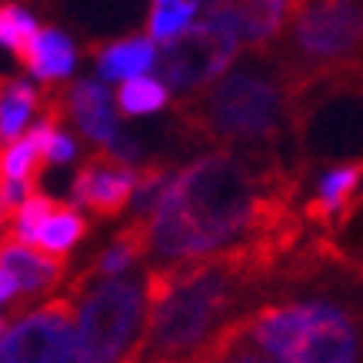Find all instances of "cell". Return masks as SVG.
Listing matches in <instances>:
<instances>
[{"mask_svg": "<svg viewBox=\"0 0 363 363\" xmlns=\"http://www.w3.org/2000/svg\"><path fill=\"white\" fill-rule=\"evenodd\" d=\"M11 300H17V280L0 267V307H4V303H11Z\"/></svg>", "mask_w": 363, "mask_h": 363, "instance_id": "obj_21", "label": "cell"}, {"mask_svg": "<svg viewBox=\"0 0 363 363\" xmlns=\"http://www.w3.org/2000/svg\"><path fill=\"white\" fill-rule=\"evenodd\" d=\"M67 117L77 123L80 133L90 143H97L100 150H111V154L123 157L130 164L137 160L140 147L121 133L111 90L104 87L100 80H77V84L67 87Z\"/></svg>", "mask_w": 363, "mask_h": 363, "instance_id": "obj_9", "label": "cell"}, {"mask_svg": "<svg viewBox=\"0 0 363 363\" xmlns=\"http://www.w3.org/2000/svg\"><path fill=\"white\" fill-rule=\"evenodd\" d=\"M77 363H133L147 327V274L94 280L74 294Z\"/></svg>", "mask_w": 363, "mask_h": 363, "instance_id": "obj_4", "label": "cell"}, {"mask_svg": "<svg viewBox=\"0 0 363 363\" xmlns=\"http://www.w3.org/2000/svg\"><path fill=\"white\" fill-rule=\"evenodd\" d=\"M363 210V157L330 167L303 200V220L323 237H340Z\"/></svg>", "mask_w": 363, "mask_h": 363, "instance_id": "obj_8", "label": "cell"}, {"mask_svg": "<svg viewBox=\"0 0 363 363\" xmlns=\"http://www.w3.org/2000/svg\"><path fill=\"white\" fill-rule=\"evenodd\" d=\"M11 213H13V210L7 207V200H4V194H0V227H4V223L11 220Z\"/></svg>", "mask_w": 363, "mask_h": 363, "instance_id": "obj_23", "label": "cell"}, {"mask_svg": "<svg viewBox=\"0 0 363 363\" xmlns=\"http://www.w3.org/2000/svg\"><path fill=\"white\" fill-rule=\"evenodd\" d=\"M200 13V0H154L150 17H147V37H154L160 44L174 40L177 33H184Z\"/></svg>", "mask_w": 363, "mask_h": 363, "instance_id": "obj_17", "label": "cell"}, {"mask_svg": "<svg viewBox=\"0 0 363 363\" xmlns=\"http://www.w3.org/2000/svg\"><path fill=\"white\" fill-rule=\"evenodd\" d=\"M217 363H274V360H270V357H267V353L260 350V347H257V343H253L247 333H243L240 340L233 343L230 350L223 353Z\"/></svg>", "mask_w": 363, "mask_h": 363, "instance_id": "obj_19", "label": "cell"}, {"mask_svg": "<svg viewBox=\"0 0 363 363\" xmlns=\"http://www.w3.org/2000/svg\"><path fill=\"white\" fill-rule=\"evenodd\" d=\"M343 270H347L350 277H357V280L363 284V260H347V267H343Z\"/></svg>", "mask_w": 363, "mask_h": 363, "instance_id": "obj_22", "label": "cell"}, {"mask_svg": "<svg viewBox=\"0 0 363 363\" xmlns=\"http://www.w3.org/2000/svg\"><path fill=\"white\" fill-rule=\"evenodd\" d=\"M0 267L17 280V300L21 303L57 290L67 274L64 257H50L40 247L21 243V240H13V237L0 240Z\"/></svg>", "mask_w": 363, "mask_h": 363, "instance_id": "obj_10", "label": "cell"}, {"mask_svg": "<svg viewBox=\"0 0 363 363\" xmlns=\"http://www.w3.org/2000/svg\"><path fill=\"white\" fill-rule=\"evenodd\" d=\"M33 113H40V90L27 80H4V87H0V143L21 140Z\"/></svg>", "mask_w": 363, "mask_h": 363, "instance_id": "obj_13", "label": "cell"}, {"mask_svg": "<svg viewBox=\"0 0 363 363\" xmlns=\"http://www.w3.org/2000/svg\"><path fill=\"white\" fill-rule=\"evenodd\" d=\"M54 207H57V200L44 197V194H30L21 207L13 210L11 233H7V237H13V240H21V243H33V237H37V230H40V223L54 213Z\"/></svg>", "mask_w": 363, "mask_h": 363, "instance_id": "obj_18", "label": "cell"}, {"mask_svg": "<svg viewBox=\"0 0 363 363\" xmlns=\"http://www.w3.org/2000/svg\"><path fill=\"white\" fill-rule=\"evenodd\" d=\"M74 157H77L74 137L64 130H57L54 137H50V143H47V164H67V160H74Z\"/></svg>", "mask_w": 363, "mask_h": 363, "instance_id": "obj_20", "label": "cell"}, {"mask_svg": "<svg viewBox=\"0 0 363 363\" xmlns=\"http://www.w3.org/2000/svg\"><path fill=\"white\" fill-rule=\"evenodd\" d=\"M274 363H363V300L280 294L247 323Z\"/></svg>", "mask_w": 363, "mask_h": 363, "instance_id": "obj_3", "label": "cell"}, {"mask_svg": "<svg viewBox=\"0 0 363 363\" xmlns=\"http://www.w3.org/2000/svg\"><path fill=\"white\" fill-rule=\"evenodd\" d=\"M84 233H87L84 213L74 207H67V203H57L54 213L40 223V230L33 237V247H40V250L50 253V257H67V253L80 243Z\"/></svg>", "mask_w": 363, "mask_h": 363, "instance_id": "obj_14", "label": "cell"}, {"mask_svg": "<svg viewBox=\"0 0 363 363\" xmlns=\"http://www.w3.org/2000/svg\"><path fill=\"white\" fill-rule=\"evenodd\" d=\"M77 67V47L67 37L64 30H54V27H44L40 37H37V47H33V57L27 70H30L37 80L44 84H60L74 74Z\"/></svg>", "mask_w": 363, "mask_h": 363, "instance_id": "obj_12", "label": "cell"}, {"mask_svg": "<svg viewBox=\"0 0 363 363\" xmlns=\"http://www.w3.org/2000/svg\"><path fill=\"white\" fill-rule=\"evenodd\" d=\"M0 87H4V80H0Z\"/></svg>", "mask_w": 363, "mask_h": 363, "instance_id": "obj_25", "label": "cell"}, {"mask_svg": "<svg viewBox=\"0 0 363 363\" xmlns=\"http://www.w3.org/2000/svg\"><path fill=\"white\" fill-rule=\"evenodd\" d=\"M317 100L297 84L274 47L250 50L210 87L174 104V127L187 143L284 157L280 147L307 130Z\"/></svg>", "mask_w": 363, "mask_h": 363, "instance_id": "obj_2", "label": "cell"}, {"mask_svg": "<svg viewBox=\"0 0 363 363\" xmlns=\"http://www.w3.org/2000/svg\"><path fill=\"white\" fill-rule=\"evenodd\" d=\"M4 327H7V320H4V317H0V330H4Z\"/></svg>", "mask_w": 363, "mask_h": 363, "instance_id": "obj_24", "label": "cell"}, {"mask_svg": "<svg viewBox=\"0 0 363 363\" xmlns=\"http://www.w3.org/2000/svg\"><path fill=\"white\" fill-rule=\"evenodd\" d=\"M303 167L274 154L210 150L170 174L147 213L154 267L194 264L237 247H260L284 264L307 240L297 207Z\"/></svg>", "mask_w": 363, "mask_h": 363, "instance_id": "obj_1", "label": "cell"}, {"mask_svg": "<svg viewBox=\"0 0 363 363\" xmlns=\"http://www.w3.org/2000/svg\"><path fill=\"white\" fill-rule=\"evenodd\" d=\"M40 27L21 4H0V44L7 47L23 67L30 64Z\"/></svg>", "mask_w": 363, "mask_h": 363, "instance_id": "obj_15", "label": "cell"}, {"mask_svg": "<svg viewBox=\"0 0 363 363\" xmlns=\"http://www.w3.org/2000/svg\"><path fill=\"white\" fill-rule=\"evenodd\" d=\"M137 180H140V167L97 147V154H90L80 164L70 197L74 207H87L97 217H117L133 203Z\"/></svg>", "mask_w": 363, "mask_h": 363, "instance_id": "obj_7", "label": "cell"}, {"mask_svg": "<svg viewBox=\"0 0 363 363\" xmlns=\"http://www.w3.org/2000/svg\"><path fill=\"white\" fill-rule=\"evenodd\" d=\"M94 57H97L100 80H130L157 64V40L133 33L113 44H94Z\"/></svg>", "mask_w": 363, "mask_h": 363, "instance_id": "obj_11", "label": "cell"}, {"mask_svg": "<svg viewBox=\"0 0 363 363\" xmlns=\"http://www.w3.org/2000/svg\"><path fill=\"white\" fill-rule=\"evenodd\" d=\"M167 100H170V87L164 80L140 74V77H130L121 84V90H117V111L127 113V117H147V113L164 111Z\"/></svg>", "mask_w": 363, "mask_h": 363, "instance_id": "obj_16", "label": "cell"}, {"mask_svg": "<svg viewBox=\"0 0 363 363\" xmlns=\"http://www.w3.org/2000/svg\"><path fill=\"white\" fill-rule=\"evenodd\" d=\"M0 363H77L74 300L60 294L17 313L0 330Z\"/></svg>", "mask_w": 363, "mask_h": 363, "instance_id": "obj_5", "label": "cell"}, {"mask_svg": "<svg viewBox=\"0 0 363 363\" xmlns=\"http://www.w3.org/2000/svg\"><path fill=\"white\" fill-rule=\"evenodd\" d=\"M237 54H240V40H233L227 30L207 21L190 23L184 33L167 40L157 57L160 80L180 97H187V94L210 87L213 80H220L233 67Z\"/></svg>", "mask_w": 363, "mask_h": 363, "instance_id": "obj_6", "label": "cell"}]
</instances>
